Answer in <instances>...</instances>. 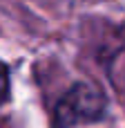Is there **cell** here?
Masks as SVG:
<instances>
[{"instance_id": "obj_1", "label": "cell", "mask_w": 125, "mask_h": 128, "mask_svg": "<svg viewBox=\"0 0 125 128\" xmlns=\"http://www.w3.org/2000/svg\"><path fill=\"white\" fill-rule=\"evenodd\" d=\"M105 112V97L96 86H74L56 106V126L69 128L81 122H94Z\"/></svg>"}, {"instance_id": "obj_2", "label": "cell", "mask_w": 125, "mask_h": 128, "mask_svg": "<svg viewBox=\"0 0 125 128\" xmlns=\"http://www.w3.org/2000/svg\"><path fill=\"white\" fill-rule=\"evenodd\" d=\"M9 99V70L4 63H0V106Z\"/></svg>"}]
</instances>
